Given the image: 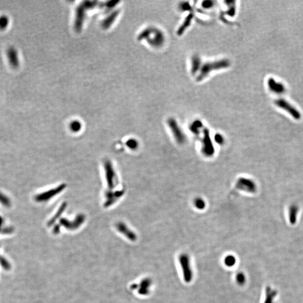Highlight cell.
Here are the masks:
<instances>
[{
    "label": "cell",
    "instance_id": "1",
    "mask_svg": "<svg viewBox=\"0 0 303 303\" xmlns=\"http://www.w3.org/2000/svg\"><path fill=\"white\" fill-rule=\"evenodd\" d=\"M178 262L181 269L184 281L187 284L190 283L193 278V271L189 255L185 253L180 254Z\"/></svg>",
    "mask_w": 303,
    "mask_h": 303
},
{
    "label": "cell",
    "instance_id": "2",
    "mask_svg": "<svg viewBox=\"0 0 303 303\" xmlns=\"http://www.w3.org/2000/svg\"><path fill=\"white\" fill-rule=\"evenodd\" d=\"M275 104L278 107L287 112L295 120H299L301 118V114L294 107H293L290 103L283 98H280L275 101Z\"/></svg>",
    "mask_w": 303,
    "mask_h": 303
},
{
    "label": "cell",
    "instance_id": "3",
    "mask_svg": "<svg viewBox=\"0 0 303 303\" xmlns=\"http://www.w3.org/2000/svg\"><path fill=\"white\" fill-rule=\"evenodd\" d=\"M202 152L207 157H210L214 154V147L210 138V131L208 130L205 129L204 131Z\"/></svg>",
    "mask_w": 303,
    "mask_h": 303
},
{
    "label": "cell",
    "instance_id": "4",
    "mask_svg": "<svg viewBox=\"0 0 303 303\" xmlns=\"http://www.w3.org/2000/svg\"><path fill=\"white\" fill-rule=\"evenodd\" d=\"M237 189L249 193H254L256 191V185L253 181L246 178H240L236 183Z\"/></svg>",
    "mask_w": 303,
    "mask_h": 303
},
{
    "label": "cell",
    "instance_id": "5",
    "mask_svg": "<svg viewBox=\"0 0 303 303\" xmlns=\"http://www.w3.org/2000/svg\"><path fill=\"white\" fill-rule=\"evenodd\" d=\"M169 125L176 142L179 144L184 143L186 140L185 136L183 133V131L179 128L175 121L173 120H169Z\"/></svg>",
    "mask_w": 303,
    "mask_h": 303
},
{
    "label": "cell",
    "instance_id": "6",
    "mask_svg": "<svg viewBox=\"0 0 303 303\" xmlns=\"http://www.w3.org/2000/svg\"><path fill=\"white\" fill-rule=\"evenodd\" d=\"M7 54L10 65L13 68L18 67L19 65V61L18 52L16 49L13 47H10L7 50Z\"/></svg>",
    "mask_w": 303,
    "mask_h": 303
},
{
    "label": "cell",
    "instance_id": "7",
    "mask_svg": "<svg viewBox=\"0 0 303 303\" xmlns=\"http://www.w3.org/2000/svg\"><path fill=\"white\" fill-rule=\"evenodd\" d=\"M268 84L269 88L271 89V90L276 93H281L284 92L285 90V87L284 85L277 82L273 78H270L268 80Z\"/></svg>",
    "mask_w": 303,
    "mask_h": 303
},
{
    "label": "cell",
    "instance_id": "8",
    "mask_svg": "<svg viewBox=\"0 0 303 303\" xmlns=\"http://www.w3.org/2000/svg\"><path fill=\"white\" fill-rule=\"evenodd\" d=\"M223 263L227 267H233L236 263V258L232 254H228L224 258Z\"/></svg>",
    "mask_w": 303,
    "mask_h": 303
},
{
    "label": "cell",
    "instance_id": "9",
    "mask_svg": "<svg viewBox=\"0 0 303 303\" xmlns=\"http://www.w3.org/2000/svg\"><path fill=\"white\" fill-rule=\"evenodd\" d=\"M298 208L296 205H291L289 209V219L290 223L294 224L296 222Z\"/></svg>",
    "mask_w": 303,
    "mask_h": 303
},
{
    "label": "cell",
    "instance_id": "10",
    "mask_svg": "<svg viewBox=\"0 0 303 303\" xmlns=\"http://www.w3.org/2000/svg\"><path fill=\"white\" fill-rule=\"evenodd\" d=\"M276 292L273 291L269 287H268V288L266 289V299L264 303H272V300Z\"/></svg>",
    "mask_w": 303,
    "mask_h": 303
},
{
    "label": "cell",
    "instance_id": "11",
    "mask_svg": "<svg viewBox=\"0 0 303 303\" xmlns=\"http://www.w3.org/2000/svg\"><path fill=\"white\" fill-rule=\"evenodd\" d=\"M9 24V19L7 16L5 15H2L0 16V29L4 30L8 27Z\"/></svg>",
    "mask_w": 303,
    "mask_h": 303
},
{
    "label": "cell",
    "instance_id": "12",
    "mask_svg": "<svg viewBox=\"0 0 303 303\" xmlns=\"http://www.w3.org/2000/svg\"><path fill=\"white\" fill-rule=\"evenodd\" d=\"M236 283L240 286L244 285L246 282L245 275L242 272H239L236 275L235 277Z\"/></svg>",
    "mask_w": 303,
    "mask_h": 303
},
{
    "label": "cell",
    "instance_id": "13",
    "mask_svg": "<svg viewBox=\"0 0 303 303\" xmlns=\"http://www.w3.org/2000/svg\"><path fill=\"white\" fill-rule=\"evenodd\" d=\"M194 205L198 209L203 210L205 208V202L201 198H196L194 201Z\"/></svg>",
    "mask_w": 303,
    "mask_h": 303
},
{
    "label": "cell",
    "instance_id": "14",
    "mask_svg": "<svg viewBox=\"0 0 303 303\" xmlns=\"http://www.w3.org/2000/svg\"><path fill=\"white\" fill-rule=\"evenodd\" d=\"M201 127H202V124H201V122L196 121V122H195L194 123V124L191 126L190 130L194 133H197L199 131V128L201 129Z\"/></svg>",
    "mask_w": 303,
    "mask_h": 303
},
{
    "label": "cell",
    "instance_id": "15",
    "mask_svg": "<svg viewBox=\"0 0 303 303\" xmlns=\"http://www.w3.org/2000/svg\"><path fill=\"white\" fill-rule=\"evenodd\" d=\"M215 141L217 143H219V144H223V142H224V139H223V137L222 135H221L220 134H216L215 135Z\"/></svg>",
    "mask_w": 303,
    "mask_h": 303
},
{
    "label": "cell",
    "instance_id": "16",
    "mask_svg": "<svg viewBox=\"0 0 303 303\" xmlns=\"http://www.w3.org/2000/svg\"><path fill=\"white\" fill-rule=\"evenodd\" d=\"M0 201L2 202V203H3V204H4L5 205H7L9 204V201L6 199V197L2 195L1 194H0Z\"/></svg>",
    "mask_w": 303,
    "mask_h": 303
}]
</instances>
